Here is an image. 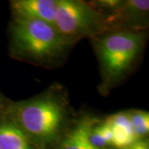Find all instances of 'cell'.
Returning <instances> with one entry per match:
<instances>
[{"label": "cell", "mask_w": 149, "mask_h": 149, "mask_svg": "<svg viewBox=\"0 0 149 149\" xmlns=\"http://www.w3.org/2000/svg\"><path fill=\"white\" fill-rule=\"evenodd\" d=\"M113 133V149H123L138 140L128 117V110L117 112L106 117Z\"/></svg>", "instance_id": "cell-8"}, {"label": "cell", "mask_w": 149, "mask_h": 149, "mask_svg": "<svg viewBox=\"0 0 149 149\" xmlns=\"http://www.w3.org/2000/svg\"><path fill=\"white\" fill-rule=\"evenodd\" d=\"M146 31L113 29L91 41L99 62V91L107 95L126 79L138 63L146 45Z\"/></svg>", "instance_id": "cell-3"}, {"label": "cell", "mask_w": 149, "mask_h": 149, "mask_svg": "<svg viewBox=\"0 0 149 149\" xmlns=\"http://www.w3.org/2000/svg\"><path fill=\"white\" fill-rule=\"evenodd\" d=\"M99 119L89 113L77 116L70 128L52 149H100L90 141L91 128Z\"/></svg>", "instance_id": "cell-7"}, {"label": "cell", "mask_w": 149, "mask_h": 149, "mask_svg": "<svg viewBox=\"0 0 149 149\" xmlns=\"http://www.w3.org/2000/svg\"><path fill=\"white\" fill-rule=\"evenodd\" d=\"M8 53L14 60L52 69L64 63L72 45L47 22L12 17Z\"/></svg>", "instance_id": "cell-2"}, {"label": "cell", "mask_w": 149, "mask_h": 149, "mask_svg": "<svg viewBox=\"0 0 149 149\" xmlns=\"http://www.w3.org/2000/svg\"><path fill=\"white\" fill-rule=\"evenodd\" d=\"M107 19L111 30L146 31L149 23V1L123 0L119 8Z\"/></svg>", "instance_id": "cell-5"}, {"label": "cell", "mask_w": 149, "mask_h": 149, "mask_svg": "<svg viewBox=\"0 0 149 149\" xmlns=\"http://www.w3.org/2000/svg\"><path fill=\"white\" fill-rule=\"evenodd\" d=\"M90 141L97 148L113 149L112 129L106 118H100L94 124L90 133Z\"/></svg>", "instance_id": "cell-10"}, {"label": "cell", "mask_w": 149, "mask_h": 149, "mask_svg": "<svg viewBox=\"0 0 149 149\" xmlns=\"http://www.w3.org/2000/svg\"><path fill=\"white\" fill-rule=\"evenodd\" d=\"M54 27L72 46L111 30L106 17L81 0H58Z\"/></svg>", "instance_id": "cell-4"}, {"label": "cell", "mask_w": 149, "mask_h": 149, "mask_svg": "<svg viewBox=\"0 0 149 149\" xmlns=\"http://www.w3.org/2000/svg\"><path fill=\"white\" fill-rule=\"evenodd\" d=\"M123 149H149L148 139V138L138 139L134 143Z\"/></svg>", "instance_id": "cell-12"}, {"label": "cell", "mask_w": 149, "mask_h": 149, "mask_svg": "<svg viewBox=\"0 0 149 149\" xmlns=\"http://www.w3.org/2000/svg\"><path fill=\"white\" fill-rule=\"evenodd\" d=\"M128 117L137 139H145L149 133V113L141 109L128 110Z\"/></svg>", "instance_id": "cell-11"}, {"label": "cell", "mask_w": 149, "mask_h": 149, "mask_svg": "<svg viewBox=\"0 0 149 149\" xmlns=\"http://www.w3.org/2000/svg\"><path fill=\"white\" fill-rule=\"evenodd\" d=\"M11 100L5 96L0 91V116H3L6 113Z\"/></svg>", "instance_id": "cell-13"}, {"label": "cell", "mask_w": 149, "mask_h": 149, "mask_svg": "<svg viewBox=\"0 0 149 149\" xmlns=\"http://www.w3.org/2000/svg\"><path fill=\"white\" fill-rule=\"evenodd\" d=\"M4 116L25 133L37 149L53 148L77 118L67 91L56 83L27 100H11Z\"/></svg>", "instance_id": "cell-1"}, {"label": "cell", "mask_w": 149, "mask_h": 149, "mask_svg": "<svg viewBox=\"0 0 149 149\" xmlns=\"http://www.w3.org/2000/svg\"><path fill=\"white\" fill-rule=\"evenodd\" d=\"M58 0H12V17L47 22L54 26Z\"/></svg>", "instance_id": "cell-6"}, {"label": "cell", "mask_w": 149, "mask_h": 149, "mask_svg": "<svg viewBox=\"0 0 149 149\" xmlns=\"http://www.w3.org/2000/svg\"><path fill=\"white\" fill-rule=\"evenodd\" d=\"M0 149H37L25 133L6 116H0Z\"/></svg>", "instance_id": "cell-9"}]
</instances>
